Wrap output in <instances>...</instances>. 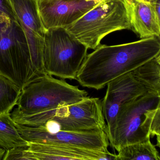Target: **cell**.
I'll return each instance as SVG.
<instances>
[{
	"label": "cell",
	"mask_w": 160,
	"mask_h": 160,
	"mask_svg": "<svg viewBox=\"0 0 160 160\" xmlns=\"http://www.w3.org/2000/svg\"><path fill=\"white\" fill-rule=\"evenodd\" d=\"M160 53V37L119 45H100L87 54L76 80L83 87L100 90L118 77L155 59Z\"/></svg>",
	"instance_id": "1"
},
{
	"label": "cell",
	"mask_w": 160,
	"mask_h": 160,
	"mask_svg": "<svg viewBox=\"0 0 160 160\" xmlns=\"http://www.w3.org/2000/svg\"><path fill=\"white\" fill-rule=\"evenodd\" d=\"M16 124L42 129L49 132L103 130L106 123L102 110V100L88 97L74 104H62L32 114L12 111Z\"/></svg>",
	"instance_id": "2"
},
{
	"label": "cell",
	"mask_w": 160,
	"mask_h": 160,
	"mask_svg": "<svg viewBox=\"0 0 160 160\" xmlns=\"http://www.w3.org/2000/svg\"><path fill=\"white\" fill-rule=\"evenodd\" d=\"M0 74L22 90L41 78L34 66L24 31L18 21L0 18Z\"/></svg>",
	"instance_id": "3"
},
{
	"label": "cell",
	"mask_w": 160,
	"mask_h": 160,
	"mask_svg": "<svg viewBox=\"0 0 160 160\" xmlns=\"http://www.w3.org/2000/svg\"><path fill=\"white\" fill-rule=\"evenodd\" d=\"M88 49L95 50L112 32L131 30L123 0H109L97 5L72 24L65 27Z\"/></svg>",
	"instance_id": "4"
},
{
	"label": "cell",
	"mask_w": 160,
	"mask_h": 160,
	"mask_svg": "<svg viewBox=\"0 0 160 160\" xmlns=\"http://www.w3.org/2000/svg\"><path fill=\"white\" fill-rule=\"evenodd\" d=\"M88 49L65 27L47 29L43 46L46 73L63 80H76Z\"/></svg>",
	"instance_id": "5"
},
{
	"label": "cell",
	"mask_w": 160,
	"mask_h": 160,
	"mask_svg": "<svg viewBox=\"0 0 160 160\" xmlns=\"http://www.w3.org/2000/svg\"><path fill=\"white\" fill-rule=\"evenodd\" d=\"M88 93L71 85L63 79L47 74L22 90L13 111L32 114L48 110L62 104H74L88 97Z\"/></svg>",
	"instance_id": "6"
},
{
	"label": "cell",
	"mask_w": 160,
	"mask_h": 160,
	"mask_svg": "<svg viewBox=\"0 0 160 160\" xmlns=\"http://www.w3.org/2000/svg\"><path fill=\"white\" fill-rule=\"evenodd\" d=\"M160 100V94L148 91L121 105L108 137L111 146L118 152L126 146L150 139L142 128L145 114L155 108Z\"/></svg>",
	"instance_id": "7"
},
{
	"label": "cell",
	"mask_w": 160,
	"mask_h": 160,
	"mask_svg": "<svg viewBox=\"0 0 160 160\" xmlns=\"http://www.w3.org/2000/svg\"><path fill=\"white\" fill-rule=\"evenodd\" d=\"M22 138L28 142L81 147L108 152L109 141L103 130L49 132L42 129L16 124Z\"/></svg>",
	"instance_id": "8"
},
{
	"label": "cell",
	"mask_w": 160,
	"mask_h": 160,
	"mask_svg": "<svg viewBox=\"0 0 160 160\" xmlns=\"http://www.w3.org/2000/svg\"><path fill=\"white\" fill-rule=\"evenodd\" d=\"M18 21L26 36L35 68L40 77L47 75L43 60L46 29L39 14L38 0H10Z\"/></svg>",
	"instance_id": "9"
},
{
	"label": "cell",
	"mask_w": 160,
	"mask_h": 160,
	"mask_svg": "<svg viewBox=\"0 0 160 160\" xmlns=\"http://www.w3.org/2000/svg\"><path fill=\"white\" fill-rule=\"evenodd\" d=\"M107 85L106 94L102 100V110L106 121V132L108 137L112 131L121 105L148 91L135 78L132 71L118 77Z\"/></svg>",
	"instance_id": "10"
},
{
	"label": "cell",
	"mask_w": 160,
	"mask_h": 160,
	"mask_svg": "<svg viewBox=\"0 0 160 160\" xmlns=\"http://www.w3.org/2000/svg\"><path fill=\"white\" fill-rule=\"evenodd\" d=\"M97 5L86 0H38L39 14L46 30L66 27Z\"/></svg>",
	"instance_id": "11"
},
{
	"label": "cell",
	"mask_w": 160,
	"mask_h": 160,
	"mask_svg": "<svg viewBox=\"0 0 160 160\" xmlns=\"http://www.w3.org/2000/svg\"><path fill=\"white\" fill-rule=\"evenodd\" d=\"M29 150L36 160H116V155L73 147L28 142Z\"/></svg>",
	"instance_id": "12"
},
{
	"label": "cell",
	"mask_w": 160,
	"mask_h": 160,
	"mask_svg": "<svg viewBox=\"0 0 160 160\" xmlns=\"http://www.w3.org/2000/svg\"><path fill=\"white\" fill-rule=\"evenodd\" d=\"M123 1L132 31L141 39L160 37L159 20L151 1Z\"/></svg>",
	"instance_id": "13"
},
{
	"label": "cell",
	"mask_w": 160,
	"mask_h": 160,
	"mask_svg": "<svg viewBox=\"0 0 160 160\" xmlns=\"http://www.w3.org/2000/svg\"><path fill=\"white\" fill-rule=\"evenodd\" d=\"M28 146L18 131L10 113H0V147L7 150Z\"/></svg>",
	"instance_id": "14"
},
{
	"label": "cell",
	"mask_w": 160,
	"mask_h": 160,
	"mask_svg": "<svg viewBox=\"0 0 160 160\" xmlns=\"http://www.w3.org/2000/svg\"><path fill=\"white\" fill-rule=\"evenodd\" d=\"M116 160H160V156L150 139L126 146L118 151Z\"/></svg>",
	"instance_id": "15"
},
{
	"label": "cell",
	"mask_w": 160,
	"mask_h": 160,
	"mask_svg": "<svg viewBox=\"0 0 160 160\" xmlns=\"http://www.w3.org/2000/svg\"><path fill=\"white\" fill-rule=\"evenodd\" d=\"M132 72L148 91L160 95V64L157 63L155 58Z\"/></svg>",
	"instance_id": "16"
},
{
	"label": "cell",
	"mask_w": 160,
	"mask_h": 160,
	"mask_svg": "<svg viewBox=\"0 0 160 160\" xmlns=\"http://www.w3.org/2000/svg\"><path fill=\"white\" fill-rule=\"evenodd\" d=\"M21 91L16 84L0 74V113H10L17 105Z\"/></svg>",
	"instance_id": "17"
},
{
	"label": "cell",
	"mask_w": 160,
	"mask_h": 160,
	"mask_svg": "<svg viewBox=\"0 0 160 160\" xmlns=\"http://www.w3.org/2000/svg\"><path fill=\"white\" fill-rule=\"evenodd\" d=\"M142 128L150 137L156 136L160 132V100L155 108L145 114Z\"/></svg>",
	"instance_id": "18"
},
{
	"label": "cell",
	"mask_w": 160,
	"mask_h": 160,
	"mask_svg": "<svg viewBox=\"0 0 160 160\" xmlns=\"http://www.w3.org/2000/svg\"><path fill=\"white\" fill-rule=\"evenodd\" d=\"M36 160L27 147H19L7 150L3 160Z\"/></svg>",
	"instance_id": "19"
},
{
	"label": "cell",
	"mask_w": 160,
	"mask_h": 160,
	"mask_svg": "<svg viewBox=\"0 0 160 160\" xmlns=\"http://www.w3.org/2000/svg\"><path fill=\"white\" fill-rule=\"evenodd\" d=\"M0 18H8L18 21L10 0H0Z\"/></svg>",
	"instance_id": "20"
},
{
	"label": "cell",
	"mask_w": 160,
	"mask_h": 160,
	"mask_svg": "<svg viewBox=\"0 0 160 160\" xmlns=\"http://www.w3.org/2000/svg\"><path fill=\"white\" fill-rule=\"evenodd\" d=\"M150 1H151L155 7V10L157 12L160 23V0H150Z\"/></svg>",
	"instance_id": "21"
},
{
	"label": "cell",
	"mask_w": 160,
	"mask_h": 160,
	"mask_svg": "<svg viewBox=\"0 0 160 160\" xmlns=\"http://www.w3.org/2000/svg\"><path fill=\"white\" fill-rule=\"evenodd\" d=\"M6 150L0 147V160H3Z\"/></svg>",
	"instance_id": "22"
},
{
	"label": "cell",
	"mask_w": 160,
	"mask_h": 160,
	"mask_svg": "<svg viewBox=\"0 0 160 160\" xmlns=\"http://www.w3.org/2000/svg\"><path fill=\"white\" fill-rule=\"evenodd\" d=\"M88 2H94L95 3L98 4L102 3H105L109 0H86Z\"/></svg>",
	"instance_id": "23"
},
{
	"label": "cell",
	"mask_w": 160,
	"mask_h": 160,
	"mask_svg": "<svg viewBox=\"0 0 160 160\" xmlns=\"http://www.w3.org/2000/svg\"><path fill=\"white\" fill-rule=\"evenodd\" d=\"M157 136V146L160 148V132L156 135Z\"/></svg>",
	"instance_id": "24"
},
{
	"label": "cell",
	"mask_w": 160,
	"mask_h": 160,
	"mask_svg": "<svg viewBox=\"0 0 160 160\" xmlns=\"http://www.w3.org/2000/svg\"><path fill=\"white\" fill-rule=\"evenodd\" d=\"M155 60L157 61V63L160 64V54L155 58Z\"/></svg>",
	"instance_id": "25"
}]
</instances>
